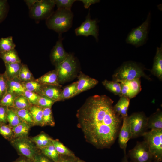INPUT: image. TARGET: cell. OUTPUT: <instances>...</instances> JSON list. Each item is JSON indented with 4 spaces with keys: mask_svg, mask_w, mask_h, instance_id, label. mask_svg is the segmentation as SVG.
I'll list each match as a JSON object with an SVG mask.
<instances>
[{
    "mask_svg": "<svg viewBox=\"0 0 162 162\" xmlns=\"http://www.w3.org/2000/svg\"><path fill=\"white\" fill-rule=\"evenodd\" d=\"M102 83L105 88L111 92L120 97L121 96V88L119 82L105 80Z\"/></svg>",
    "mask_w": 162,
    "mask_h": 162,
    "instance_id": "f546056e",
    "label": "cell"
},
{
    "mask_svg": "<svg viewBox=\"0 0 162 162\" xmlns=\"http://www.w3.org/2000/svg\"><path fill=\"white\" fill-rule=\"evenodd\" d=\"M151 162H160L158 160H154L152 161Z\"/></svg>",
    "mask_w": 162,
    "mask_h": 162,
    "instance_id": "11a10c76",
    "label": "cell"
},
{
    "mask_svg": "<svg viewBox=\"0 0 162 162\" xmlns=\"http://www.w3.org/2000/svg\"><path fill=\"white\" fill-rule=\"evenodd\" d=\"M52 142L60 155L75 156L74 153L58 140L52 139Z\"/></svg>",
    "mask_w": 162,
    "mask_h": 162,
    "instance_id": "d6a6232c",
    "label": "cell"
},
{
    "mask_svg": "<svg viewBox=\"0 0 162 162\" xmlns=\"http://www.w3.org/2000/svg\"><path fill=\"white\" fill-rule=\"evenodd\" d=\"M21 83L26 90L41 95L42 85L36 80L22 82Z\"/></svg>",
    "mask_w": 162,
    "mask_h": 162,
    "instance_id": "83f0119b",
    "label": "cell"
},
{
    "mask_svg": "<svg viewBox=\"0 0 162 162\" xmlns=\"http://www.w3.org/2000/svg\"><path fill=\"white\" fill-rule=\"evenodd\" d=\"M77 91L74 96L95 86L98 83V80L91 78L80 72L78 76Z\"/></svg>",
    "mask_w": 162,
    "mask_h": 162,
    "instance_id": "5bb4252c",
    "label": "cell"
},
{
    "mask_svg": "<svg viewBox=\"0 0 162 162\" xmlns=\"http://www.w3.org/2000/svg\"><path fill=\"white\" fill-rule=\"evenodd\" d=\"M97 21L91 18L90 11L87 15L85 21L80 26L75 30L77 36H88L92 35L95 38L97 41L98 40L99 28Z\"/></svg>",
    "mask_w": 162,
    "mask_h": 162,
    "instance_id": "8fae6325",
    "label": "cell"
},
{
    "mask_svg": "<svg viewBox=\"0 0 162 162\" xmlns=\"http://www.w3.org/2000/svg\"><path fill=\"white\" fill-rule=\"evenodd\" d=\"M55 102L45 96L40 95L36 105L43 108L51 107Z\"/></svg>",
    "mask_w": 162,
    "mask_h": 162,
    "instance_id": "ab89813d",
    "label": "cell"
},
{
    "mask_svg": "<svg viewBox=\"0 0 162 162\" xmlns=\"http://www.w3.org/2000/svg\"><path fill=\"white\" fill-rule=\"evenodd\" d=\"M128 116L123 118L122 124L118 136L120 147L123 150L124 154L126 153L128 142L132 137V134Z\"/></svg>",
    "mask_w": 162,
    "mask_h": 162,
    "instance_id": "4fadbf2b",
    "label": "cell"
},
{
    "mask_svg": "<svg viewBox=\"0 0 162 162\" xmlns=\"http://www.w3.org/2000/svg\"><path fill=\"white\" fill-rule=\"evenodd\" d=\"M130 103V99L122 96L116 104L113 106L115 112L123 119L128 116V111Z\"/></svg>",
    "mask_w": 162,
    "mask_h": 162,
    "instance_id": "d6986e66",
    "label": "cell"
},
{
    "mask_svg": "<svg viewBox=\"0 0 162 162\" xmlns=\"http://www.w3.org/2000/svg\"><path fill=\"white\" fill-rule=\"evenodd\" d=\"M43 123L44 126H50L52 127L55 125L51 107L43 108Z\"/></svg>",
    "mask_w": 162,
    "mask_h": 162,
    "instance_id": "836d02e7",
    "label": "cell"
},
{
    "mask_svg": "<svg viewBox=\"0 0 162 162\" xmlns=\"http://www.w3.org/2000/svg\"><path fill=\"white\" fill-rule=\"evenodd\" d=\"M0 58L2 59L4 63L21 62V60L15 49L0 53Z\"/></svg>",
    "mask_w": 162,
    "mask_h": 162,
    "instance_id": "d4e9b609",
    "label": "cell"
},
{
    "mask_svg": "<svg viewBox=\"0 0 162 162\" xmlns=\"http://www.w3.org/2000/svg\"><path fill=\"white\" fill-rule=\"evenodd\" d=\"M119 82L120 84L121 88V96H125L130 99L135 97L131 90L128 81H121Z\"/></svg>",
    "mask_w": 162,
    "mask_h": 162,
    "instance_id": "60d3db41",
    "label": "cell"
},
{
    "mask_svg": "<svg viewBox=\"0 0 162 162\" xmlns=\"http://www.w3.org/2000/svg\"><path fill=\"white\" fill-rule=\"evenodd\" d=\"M10 142L19 154L33 161L40 151L28 136L14 138Z\"/></svg>",
    "mask_w": 162,
    "mask_h": 162,
    "instance_id": "8992f818",
    "label": "cell"
},
{
    "mask_svg": "<svg viewBox=\"0 0 162 162\" xmlns=\"http://www.w3.org/2000/svg\"><path fill=\"white\" fill-rule=\"evenodd\" d=\"M8 80L4 73L0 74V100L7 92Z\"/></svg>",
    "mask_w": 162,
    "mask_h": 162,
    "instance_id": "f35d334b",
    "label": "cell"
},
{
    "mask_svg": "<svg viewBox=\"0 0 162 162\" xmlns=\"http://www.w3.org/2000/svg\"><path fill=\"white\" fill-rule=\"evenodd\" d=\"M147 128L154 130H162V112L160 109H158L148 117Z\"/></svg>",
    "mask_w": 162,
    "mask_h": 162,
    "instance_id": "ac0fdd59",
    "label": "cell"
},
{
    "mask_svg": "<svg viewBox=\"0 0 162 162\" xmlns=\"http://www.w3.org/2000/svg\"><path fill=\"white\" fill-rule=\"evenodd\" d=\"M77 162H85L84 160H82L80 158H78L77 160Z\"/></svg>",
    "mask_w": 162,
    "mask_h": 162,
    "instance_id": "db71d44e",
    "label": "cell"
},
{
    "mask_svg": "<svg viewBox=\"0 0 162 162\" xmlns=\"http://www.w3.org/2000/svg\"><path fill=\"white\" fill-rule=\"evenodd\" d=\"M33 161L34 162H54L42 153L40 151L35 156Z\"/></svg>",
    "mask_w": 162,
    "mask_h": 162,
    "instance_id": "7dc6e473",
    "label": "cell"
},
{
    "mask_svg": "<svg viewBox=\"0 0 162 162\" xmlns=\"http://www.w3.org/2000/svg\"><path fill=\"white\" fill-rule=\"evenodd\" d=\"M36 80L42 85L62 87L58 82V72L56 69L49 71Z\"/></svg>",
    "mask_w": 162,
    "mask_h": 162,
    "instance_id": "e0dca14e",
    "label": "cell"
},
{
    "mask_svg": "<svg viewBox=\"0 0 162 162\" xmlns=\"http://www.w3.org/2000/svg\"><path fill=\"white\" fill-rule=\"evenodd\" d=\"M28 110L33 118L34 126H44L43 108L37 105H32Z\"/></svg>",
    "mask_w": 162,
    "mask_h": 162,
    "instance_id": "603a6c76",
    "label": "cell"
},
{
    "mask_svg": "<svg viewBox=\"0 0 162 162\" xmlns=\"http://www.w3.org/2000/svg\"><path fill=\"white\" fill-rule=\"evenodd\" d=\"M132 134V138L142 136L147 129L148 118L142 112H135L128 116Z\"/></svg>",
    "mask_w": 162,
    "mask_h": 162,
    "instance_id": "9c48e42d",
    "label": "cell"
},
{
    "mask_svg": "<svg viewBox=\"0 0 162 162\" xmlns=\"http://www.w3.org/2000/svg\"><path fill=\"white\" fill-rule=\"evenodd\" d=\"M124 154V156L123 158H122L121 162H129L128 158V156L126 155V153Z\"/></svg>",
    "mask_w": 162,
    "mask_h": 162,
    "instance_id": "f5cc1de1",
    "label": "cell"
},
{
    "mask_svg": "<svg viewBox=\"0 0 162 162\" xmlns=\"http://www.w3.org/2000/svg\"><path fill=\"white\" fill-rule=\"evenodd\" d=\"M77 88V81L66 86L62 90L61 94V101L74 96Z\"/></svg>",
    "mask_w": 162,
    "mask_h": 162,
    "instance_id": "f1b7e54d",
    "label": "cell"
},
{
    "mask_svg": "<svg viewBox=\"0 0 162 162\" xmlns=\"http://www.w3.org/2000/svg\"><path fill=\"white\" fill-rule=\"evenodd\" d=\"M13 162H34L32 160L25 157H20Z\"/></svg>",
    "mask_w": 162,
    "mask_h": 162,
    "instance_id": "f907efd6",
    "label": "cell"
},
{
    "mask_svg": "<svg viewBox=\"0 0 162 162\" xmlns=\"http://www.w3.org/2000/svg\"><path fill=\"white\" fill-rule=\"evenodd\" d=\"M7 92L14 94L16 96L23 95L26 90L21 82L17 78L8 81Z\"/></svg>",
    "mask_w": 162,
    "mask_h": 162,
    "instance_id": "44dd1931",
    "label": "cell"
},
{
    "mask_svg": "<svg viewBox=\"0 0 162 162\" xmlns=\"http://www.w3.org/2000/svg\"><path fill=\"white\" fill-rule=\"evenodd\" d=\"M7 119L8 124L12 128L22 122L19 117L11 108H8Z\"/></svg>",
    "mask_w": 162,
    "mask_h": 162,
    "instance_id": "e575fe53",
    "label": "cell"
},
{
    "mask_svg": "<svg viewBox=\"0 0 162 162\" xmlns=\"http://www.w3.org/2000/svg\"><path fill=\"white\" fill-rule=\"evenodd\" d=\"M78 158L76 156L60 155L58 159L56 162H77Z\"/></svg>",
    "mask_w": 162,
    "mask_h": 162,
    "instance_id": "c3c4849f",
    "label": "cell"
},
{
    "mask_svg": "<svg viewBox=\"0 0 162 162\" xmlns=\"http://www.w3.org/2000/svg\"><path fill=\"white\" fill-rule=\"evenodd\" d=\"M144 77L149 80L150 78L144 72V68L137 63L131 61L124 62L115 71L112 76L113 81H130Z\"/></svg>",
    "mask_w": 162,
    "mask_h": 162,
    "instance_id": "3957f363",
    "label": "cell"
},
{
    "mask_svg": "<svg viewBox=\"0 0 162 162\" xmlns=\"http://www.w3.org/2000/svg\"><path fill=\"white\" fill-rule=\"evenodd\" d=\"M82 2L84 8L88 9L92 4L98 3L100 2L99 0H78Z\"/></svg>",
    "mask_w": 162,
    "mask_h": 162,
    "instance_id": "681fc988",
    "label": "cell"
},
{
    "mask_svg": "<svg viewBox=\"0 0 162 162\" xmlns=\"http://www.w3.org/2000/svg\"><path fill=\"white\" fill-rule=\"evenodd\" d=\"M0 134L10 141L14 139L12 127L9 124H0Z\"/></svg>",
    "mask_w": 162,
    "mask_h": 162,
    "instance_id": "8d00e7d4",
    "label": "cell"
},
{
    "mask_svg": "<svg viewBox=\"0 0 162 162\" xmlns=\"http://www.w3.org/2000/svg\"><path fill=\"white\" fill-rule=\"evenodd\" d=\"M40 152L54 162L58 159L60 155L52 143L50 145L40 149Z\"/></svg>",
    "mask_w": 162,
    "mask_h": 162,
    "instance_id": "4316f807",
    "label": "cell"
},
{
    "mask_svg": "<svg viewBox=\"0 0 162 162\" xmlns=\"http://www.w3.org/2000/svg\"><path fill=\"white\" fill-rule=\"evenodd\" d=\"M31 127L23 122L13 127L14 139L28 137Z\"/></svg>",
    "mask_w": 162,
    "mask_h": 162,
    "instance_id": "cb8c5ba5",
    "label": "cell"
},
{
    "mask_svg": "<svg viewBox=\"0 0 162 162\" xmlns=\"http://www.w3.org/2000/svg\"><path fill=\"white\" fill-rule=\"evenodd\" d=\"M113 100L106 95L89 97L77 110L78 127L87 141L98 148L114 143L122 119L115 111Z\"/></svg>",
    "mask_w": 162,
    "mask_h": 162,
    "instance_id": "6da1fadb",
    "label": "cell"
},
{
    "mask_svg": "<svg viewBox=\"0 0 162 162\" xmlns=\"http://www.w3.org/2000/svg\"><path fill=\"white\" fill-rule=\"evenodd\" d=\"M57 9L62 8L71 10L72 5L76 0H54Z\"/></svg>",
    "mask_w": 162,
    "mask_h": 162,
    "instance_id": "7bdbcfd3",
    "label": "cell"
},
{
    "mask_svg": "<svg viewBox=\"0 0 162 162\" xmlns=\"http://www.w3.org/2000/svg\"><path fill=\"white\" fill-rule=\"evenodd\" d=\"M59 35L58 39L52 49L50 54L51 62L56 67L64 62L69 54L66 52L64 48L62 34Z\"/></svg>",
    "mask_w": 162,
    "mask_h": 162,
    "instance_id": "7c38bea8",
    "label": "cell"
},
{
    "mask_svg": "<svg viewBox=\"0 0 162 162\" xmlns=\"http://www.w3.org/2000/svg\"><path fill=\"white\" fill-rule=\"evenodd\" d=\"M152 74L160 80L162 79V47H157L155 56L154 58L153 67L151 70Z\"/></svg>",
    "mask_w": 162,
    "mask_h": 162,
    "instance_id": "2e32d148",
    "label": "cell"
},
{
    "mask_svg": "<svg viewBox=\"0 0 162 162\" xmlns=\"http://www.w3.org/2000/svg\"><path fill=\"white\" fill-rule=\"evenodd\" d=\"M128 155L133 162H151L154 160L145 140L137 142L135 147L129 151Z\"/></svg>",
    "mask_w": 162,
    "mask_h": 162,
    "instance_id": "30bf717a",
    "label": "cell"
},
{
    "mask_svg": "<svg viewBox=\"0 0 162 162\" xmlns=\"http://www.w3.org/2000/svg\"><path fill=\"white\" fill-rule=\"evenodd\" d=\"M30 138L37 148L39 149L46 147L52 143L53 139L44 132H42L37 135Z\"/></svg>",
    "mask_w": 162,
    "mask_h": 162,
    "instance_id": "7402d4cb",
    "label": "cell"
},
{
    "mask_svg": "<svg viewBox=\"0 0 162 162\" xmlns=\"http://www.w3.org/2000/svg\"><path fill=\"white\" fill-rule=\"evenodd\" d=\"M15 47L12 37L2 38L0 39V53L14 50Z\"/></svg>",
    "mask_w": 162,
    "mask_h": 162,
    "instance_id": "4dcf8cb0",
    "label": "cell"
},
{
    "mask_svg": "<svg viewBox=\"0 0 162 162\" xmlns=\"http://www.w3.org/2000/svg\"><path fill=\"white\" fill-rule=\"evenodd\" d=\"M149 13L146 20L138 27L133 28L128 34L126 41L136 47L143 45L148 37L150 20Z\"/></svg>",
    "mask_w": 162,
    "mask_h": 162,
    "instance_id": "52a82bcc",
    "label": "cell"
},
{
    "mask_svg": "<svg viewBox=\"0 0 162 162\" xmlns=\"http://www.w3.org/2000/svg\"><path fill=\"white\" fill-rule=\"evenodd\" d=\"M18 78L21 82L35 80L28 66L26 64L23 65Z\"/></svg>",
    "mask_w": 162,
    "mask_h": 162,
    "instance_id": "d590c367",
    "label": "cell"
},
{
    "mask_svg": "<svg viewBox=\"0 0 162 162\" xmlns=\"http://www.w3.org/2000/svg\"><path fill=\"white\" fill-rule=\"evenodd\" d=\"M54 0H38L30 9V16L36 20L46 19L54 12Z\"/></svg>",
    "mask_w": 162,
    "mask_h": 162,
    "instance_id": "ba28073f",
    "label": "cell"
},
{
    "mask_svg": "<svg viewBox=\"0 0 162 162\" xmlns=\"http://www.w3.org/2000/svg\"><path fill=\"white\" fill-rule=\"evenodd\" d=\"M32 105L24 95H20L15 98L13 107L19 109H29Z\"/></svg>",
    "mask_w": 162,
    "mask_h": 162,
    "instance_id": "1f68e13d",
    "label": "cell"
},
{
    "mask_svg": "<svg viewBox=\"0 0 162 162\" xmlns=\"http://www.w3.org/2000/svg\"><path fill=\"white\" fill-rule=\"evenodd\" d=\"M146 142L154 160H162V130H151L142 135Z\"/></svg>",
    "mask_w": 162,
    "mask_h": 162,
    "instance_id": "5b68a950",
    "label": "cell"
},
{
    "mask_svg": "<svg viewBox=\"0 0 162 162\" xmlns=\"http://www.w3.org/2000/svg\"><path fill=\"white\" fill-rule=\"evenodd\" d=\"M128 82L131 90L136 96L142 89L140 79H136L128 81Z\"/></svg>",
    "mask_w": 162,
    "mask_h": 162,
    "instance_id": "b9f144b4",
    "label": "cell"
},
{
    "mask_svg": "<svg viewBox=\"0 0 162 162\" xmlns=\"http://www.w3.org/2000/svg\"><path fill=\"white\" fill-rule=\"evenodd\" d=\"M38 0H26L25 2L30 9Z\"/></svg>",
    "mask_w": 162,
    "mask_h": 162,
    "instance_id": "816d5d0a",
    "label": "cell"
},
{
    "mask_svg": "<svg viewBox=\"0 0 162 162\" xmlns=\"http://www.w3.org/2000/svg\"><path fill=\"white\" fill-rule=\"evenodd\" d=\"M23 95L32 105H36L40 95L26 90Z\"/></svg>",
    "mask_w": 162,
    "mask_h": 162,
    "instance_id": "ee69618b",
    "label": "cell"
},
{
    "mask_svg": "<svg viewBox=\"0 0 162 162\" xmlns=\"http://www.w3.org/2000/svg\"><path fill=\"white\" fill-rule=\"evenodd\" d=\"M16 97L14 94L7 92L3 98L0 100V104L8 108L13 107L14 105V100Z\"/></svg>",
    "mask_w": 162,
    "mask_h": 162,
    "instance_id": "74e56055",
    "label": "cell"
},
{
    "mask_svg": "<svg viewBox=\"0 0 162 162\" xmlns=\"http://www.w3.org/2000/svg\"><path fill=\"white\" fill-rule=\"evenodd\" d=\"M6 70L4 72L8 80L18 78L20 70L23 65L21 62L5 63Z\"/></svg>",
    "mask_w": 162,
    "mask_h": 162,
    "instance_id": "ffe728a7",
    "label": "cell"
},
{
    "mask_svg": "<svg viewBox=\"0 0 162 162\" xmlns=\"http://www.w3.org/2000/svg\"><path fill=\"white\" fill-rule=\"evenodd\" d=\"M7 0H0V22L4 18L7 11Z\"/></svg>",
    "mask_w": 162,
    "mask_h": 162,
    "instance_id": "bcb514c9",
    "label": "cell"
},
{
    "mask_svg": "<svg viewBox=\"0 0 162 162\" xmlns=\"http://www.w3.org/2000/svg\"><path fill=\"white\" fill-rule=\"evenodd\" d=\"M11 108L18 115L22 122L28 124L31 127L34 126L33 118L28 109Z\"/></svg>",
    "mask_w": 162,
    "mask_h": 162,
    "instance_id": "484cf974",
    "label": "cell"
},
{
    "mask_svg": "<svg viewBox=\"0 0 162 162\" xmlns=\"http://www.w3.org/2000/svg\"><path fill=\"white\" fill-rule=\"evenodd\" d=\"M74 17L71 10L57 9L46 20V23L49 28L62 34L72 27Z\"/></svg>",
    "mask_w": 162,
    "mask_h": 162,
    "instance_id": "7a4b0ae2",
    "label": "cell"
},
{
    "mask_svg": "<svg viewBox=\"0 0 162 162\" xmlns=\"http://www.w3.org/2000/svg\"><path fill=\"white\" fill-rule=\"evenodd\" d=\"M60 87L56 86L42 85L40 95L45 96L56 102L61 101L62 90Z\"/></svg>",
    "mask_w": 162,
    "mask_h": 162,
    "instance_id": "9a60e30c",
    "label": "cell"
},
{
    "mask_svg": "<svg viewBox=\"0 0 162 162\" xmlns=\"http://www.w3.org/2000/svg\"><path fill=\"white\" fill-rule=\"evenodd\" d=\"M8 107L0 104V124H7Z\"/></svg>",
    "mask_w": 162,
    "mask_h": 162,
    "instance_id": "f6af8a7d",
    "label": "cell"
},
{
    "mask_svg": "<svg viewBox=\"0 0 162 162\" xmlns=\"http://www.w3.org/2000/svg\"><path fill=\"white\" fill-rule=\"evenodd\" d=\"M79 65L76 58L73 54H69L67 58L56 67L58 76L59 84L64 83L76 76Z\"/></svg>",
    "mask_w": 162,
    "mask_h": 162,
    "instance_id": "277c9868",
    "label": "cell"
}]
</instances>
